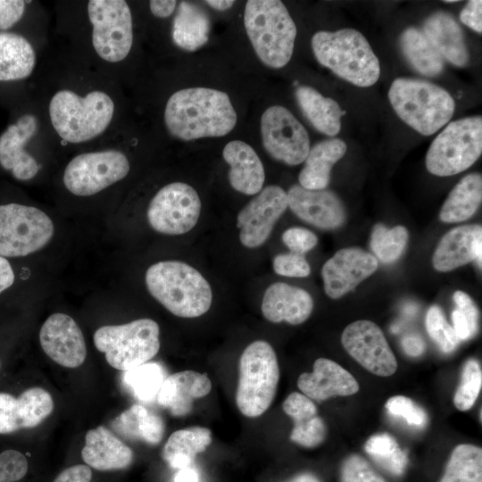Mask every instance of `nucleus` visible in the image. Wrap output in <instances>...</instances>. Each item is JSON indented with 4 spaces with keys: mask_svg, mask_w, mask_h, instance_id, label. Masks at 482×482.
<instances>
[{
    "mask_svg": "<svg viewBox=\"0 0 482 482\" xmlns=\"http://www.w3.org/2000/svg\"><path fill=\"white\" fill-rule=\"evenodd\" d=\"M61 150L71 154L124 127L121 85L50 45L29 87Z\"/></svg>",
    "mask_w": 482,
    "mask_h": 482,
    "instance_id": "1",
    "label": "nucleus"
},
{
    "mask_svg": "<svg viewBox=\"0 0 482 482\" xmlns=\"http://www.w3.org/2000/svg\"><path fill=\"white\" fill-rule=\"evenodd\" d=\"M133 11L125 0L54 3V37L87 65L121 85L135 44Z\"/></svg>",
    "mask_w": 482,
    "mask_h": 482,
    "instance_id": "2",
    "label": "nucleus"
},
{
    "mask_svg": "<svg viewBox=\"0 0 482 482\" xmlns=\"http://www.w3.org/2000/svg\"><path fill=\"white\" fill-rule=\"evenodd\" d=\"M162 121L170 137L191 141L229 134L236 126L237 113L227 93L209 87H187L169 96Z\"/></svg>",
    "mask_w": 482,
    "mask_h": 482,
    "instance_id": "3",
    "label": "nucleus"
},
{
    "mask_svg": "<svg viewBox=\"0 0 482 482\" xmlns=\"http://www.w3.org/2000/svg\"><path fill=\"white\" fill-rule=\"evenodd\" d=\"M125 126L100 142L71 153L61 173L70 195L89 198L110 190L128 178L131 161L125 149Z\"/></svg>",
    "mask_w": 482,
    "mask_h": 482,
    "instance_id": "4",
    "label": "nucleus"
},
{
    "mask_svg": "<svg viewBox=\"0 0 482 482\" xmlns=\"http://www.w3.org/2000/svg\"><path fill=\"white\" fill-rule=\"evenodd\" d=\"M20 111L0 134V166L16 180L29 182L40 175L44 157L62 153L30 94Z\"/></svg>",
    "mask_w": 482,
    "mask_h": 482,
    "instance_id": "5",
    "label": "nucleus"
},
{
    "mask_svg": "<svg viewBox=\"0 0 482 482\" xmlns=\"http://www.w3.org/2000/svg\"><path fill=\"white\" fill-rule=\"evenodd\" d=\"M150 295L172 314L196 318L211 307L210 284L194 267L180 261H163L151 265L145 276Z\"/></svg>",
    "mask_w": 482,
    "mask_h": 482,
    "instance_id": "6",
    "label": "nucleus"
},
{
    "mask_svg": "<svg viewBox=\"0 0 482 482\" xmlns=\"http://www.w3.org/2000/svg\"><path fill=\"white\" fill-rule=\"evenodd\" d=\"M312 48L321 65L357 87H370L379 78L378 59L358 30L318 31L312 37Z\"/></svg>",
    "mask_w": 482,
    "mask_h": 482,
    "instance_id": "7",
    "label": "nucleus"
},
{
    "mask_svg": "<svg viewBox=\"0 0 482 482\" xmlns=\"http://www.w3.org/2000/svg\"><path fill=\"white\" fill-rule=\"evenodd\" d=\"M244 24L256 55L266 66L279 69L287 64L297 29L281 1H247Z\"/></svg>",
    "mask_w": 482,
    "mask_h": 482,
    "instance_id": "8",
    "label": "nucleus"
},
{
    "mask_svg": "<svg viewBox=\"0 0 482 482\" xmlns=\"http://www.w3.org/2000/svg\"><path fill=\"white\" fill-rule=\"evenodd\" d=\"M388 98L400 119L424 136L439 130L455 109L453 98L445 88L416 79H395Z\"/></svg>",
    "mask_w": 482,
    "mask_h": 482,
    "instance_id": "9",
    "label": "nucleus"
},
{
    "mask_svg": "<svg viewBox=\"0 0 482 482\" xmlns=\"http://www.w3.org/2000/svg\"><path fill=\"white\" fill-rule=\"evenodd\" d=\"M279 380L276 353L266 341L256 340L245 347L239 359L236 403L249 418L263 414L274 400Z\"/></svg>",
    "mask_w": 482,
    "mask_h": 482,
    "instance_id": "10",
    "label": "nucleus"
},
{
    "mask_svg": "<svg viewBox=\"0 0 482 482\" xmlns=\"http://www.w3.org/2000/svg\"><path fill=\"white\" fill-rule=\"evenodd\" d=\"M160 328L151 319H138L121 325L103 326L94 334L96 348L104 353L112 368L127 371L156 355Z\"/></svg>",
    "mask_w": 482,
    "mask_h": 482,
    "instance_id": "11",
    "label": "nucleus"
},
{
    "mask_svg": "<svg viewBox=\"0 0 482 482\" xmlns=\"http://www.w3.org/2000/svg\"><path fill=\"white\" fill-rule=\"evenodd\" d=\"M481 153V116L462 118L450 122L433 140L426 167L433 175L453 176L474 164Z\"/></svg>",
    "mask_w": 482,
    "mask_h": 482,
    "instance_id": "12",
    "label": "nucleus"
},
{
    "mask_svg": "<svg viewBox=\"0 0 482 482\" xmlns=\"http://www.w3.org/2000/svg\"><path fill=\"white\" fill-rule=\"evenodd\" d=\"M54 225L41 209L18 203L0 204V256L21 257L44 248Z\"/></svg>",
    "mask_w": 482,
    "mask_h": 482,
    "instance_id": "13",
    "label": "nucleus"
},
{
    "mask_svg": "<svg viewBox=\"0 0 482 482\" xmlns=\"http://www.w3.org/2000/svg\"><path fill=\"white\" fill-rule=\"evenodd\" d=\"M201 207L200 197L194 187L185 182L168 183L149 201L147 221L161 234L182 235L196 225Z\"/></svg>",
    "mask_w": 482,
    "mask_h": 482,
    "instance_id": "14",
    "label": "nucleus"
},
{
    "mask_svg": "<svg viewBox=\"0 0 482 482\" xmlns=\"http://www.w3.org/2000/svg\"><path fill=\"white\" fill-rule=\"evenodd\" d=\"M261 135L267 153L287 165L303 162L310 151L305 128L281 105H272L264 111L261 118Z\"/></svg>",
    "mask_w": 482,
    "mask_h": 482,
    "instance_id": "15",
    "label": "nucleus"
},
{
    "mask_svg": "<svg viewBox=\"0 0 482 482\" xmlns=\"http://www.w3.org/2000/svg\"><path fill=\"white\" fill-rule=\"evenodd\" d=\"M341 342L345 351L370 372L389 377L396 371V358L376 323L368 320L352 322L344 329Z\"/></svg>",
    "mask_w": 482,
    "mask_h": 482,
    "instance_id": "16",
    "label": "nucleus"
},
{
    "mask_svg": "<svg viewBox=\"0 0 482 482\" xmlns=\"http://www.w3.org/2000/svg\"><path fill=\"white\" fill-rule=\"evenodd\" d=\"M287 208V195L282 187L270 185L262 188L237 214L241 244L248 248L263 245Z\"/></svg>",
    "mask_w": 482,
    "mask_h": 482,
    "instance_id": "17",
    "label": "nucleus"
},
{
    "mask_svg": "<svg viewBox=\"0 0 482 482\" xmlns=\"http://www.w3.org/2000/svg\"><path fill=\"white\" fill-rule=\"evenodd\" d=\"M378 266V259L361 248L338 250L321 269L326 295L331 299L343 297L370 277Z\"/></svg>",
    "mask_w": 482,
    "mask_h": 482,
    "instance_id": "18",
    "label": "nucleus"
},
{
    "mask_svg": "<svg viewBox=\"0 0 482 482\" xmlns=\"http://www.w3.org/2000/svg\"><path fill=\"white\" fill-rule=\"evenodd\" d=\"M20 32H0V83H32L41 59L48 48Z\"/></svg>",
    "mask_w": 482,
    "mask_h": 482,
    "instance_id": "19",
    "label": "nucleus"
},
{
    "mask_svg": "<svg viewBox=\"0 0 482 482\" xmlns=\"http://www.w3.org/2000/svg\"><path fill=\"white\" fill-rule=\"evenodd\" d=\"M39 342L45 353L62 367L77 368L87 357L82 331L65 313H54L45 320L39 331Z\"/></svg>",
    "mask_w": 482,
    "mask_h": 482,
    "instance_id": "20",
    "label": "nucleus"
},
{
    "mask_svg": "<svg viewBox=\"0 0 482 482\" xmlns=\"http://www.w3.org/2000/svg\"><path fill=\"white\" fill-rule=\"evenodd\" d=\"M287 195V207L299 219L318 229H336L345 220V210L341 200L329 190H311L293 185Z\"/></svg>",
    "mask_w": 482,
    "mask_h": 482,
    "instance_id": "21",
    "label": "nucleus"
},
{
    "mask_svg": "<svg viewBox=\"0 0 482 482\" xmlns=\"http://www.w3.org/2000/svg\"><path fill=\"white\" fill-rule=\"evenodd\" d=\"M54 410L52 395L41 387H30L18 397L0 393V434L38 426Z\"/></svg>",
    "mask_w": 482,
    "mask_h": 482,
    "instance_id": "22",
    "label": "nucleus"
},
{
    "mask_svg": "<svg viewBox=\"0 0 482 482\" xmlns=\"http://www.w3.org/2000/svg\"><path fill=\"white\" fill-rule=\"evenodd\" d=\"M476 261L482 264V227L464 225L449 230L439 241L432 257L436 270L447 272Z\"/></svg>",
    "mask_w": 482,
    "mask_h": 482,
    "instance_id": "23",
    "label": "nucleus"
},
{
    "mask_svg": "<svg viewBox=\"0 0 482 482\" xmlns=\"http://www.w3.org/2000/svg\"><path fill=\"white\" fill-rule=\"evenodd\" d=\"M297 386L304 395L317 402L332 396L352 395L359 391V384L353 376L336 362L326 358L314 362L312 372L302 373Z\"/></svg>",
    "mask_w": 482,
    "mask_h": 482,
    "instance_id": "24",
    "label": "nucleus"
},
{
    "mask_svg": "<svg viewBox=\"0 0 482 482\" xmlns=\"http://www.w3.org/2000/svg\"><path fill=\"white\" fill-rule=\"evenodd\" d=\"M261 309L265 319L270 322L286 321L298 325L312 314L313 300L303 288L276 282L265 290Z\"/></svg>",
    "mask_w": 482,
    "mask_h": 482,
    "instance_id": "25",
    "label": "nucleus"
},
{
    "mask_svg": "<svg viewBox=\"0 0 482 482\" xmlns=\"http://www.w3.org/2000/svg\"><path fill=\"white\" fill-rule=\"evenodd\" d=\"M211 389L212 382L207 374L184 370L164 379L156 400L173 416L180 417L188 414L193 402L207 395Z\"/></svg>",
    "mask_w": 482,
    "mask_h": 482,
    "instance_id": "26",
    "label": "nucleus"
},
{
    "mask_svg": "<svg viewBox=\"0 0 482 482\" xmlns=\"http://www.w3.org/2000/svg\"><path fill=\"white\" fill-rule=\"evenodd\" d=\"M222 155L230 167L228 178L236 191L253 195L262 189L263 164L251 145L241 140L230 141L224 146Z\"/></svg>",
    "mask_w": 482,
    "mask_h": 482,
    "instance_id": "27",
    "label": "nucleus"
},
{
    "mask_svg": "<svg viewBox=\"0 0 482 482\" xmlns=\"http://www.w3.org/2000/svg\"><path fill=\"white\" fill-rule=\"evenodd\" d=\"M81 457L88 467L107 471L129 467L134 454L107 428L99 426L87 432Z\"/></svg>",
    "mask_w": 482,
    "mask_h": 482,
    "instance_id": "28",
    "label": "nucleus"
},
{
    "mask_svg": "<svg viewBox=\"0 0 482 482\" xmlns=\"http://www.w3.org/2000/svg\"><path fill=\"white\" fill-rule=\"evenodd\" d=\"M423 30L424 35L441 56L455 66L467 65L470 54L463 33L451 14L445 12H434L426 19Z\"/></svg>",
    "mask_w": 482,
    "mask_h": 482,
    "instance_id": "29",
    "label": "nucleus"
},
{
    "mask_svg": "<svg viewBox=\"0 0 482 482\" xmlns=\"http://www.w3.org/2000/svg\"><path fill=\"white\" fill-rule=\"evenodd\" d=\"M284 411L294 420L290 439L303 447H316L327 436L323 420L318 416L314 403L297 392L290 394L283 403Z\"/></svg>",
    "mask_w": 482,
    "mask_h": 482,
    "instance_id": "30",
    "label": "nucleus"
},
{
    "mask_svg": "<svg viewBox=\"0 0 482 482\" xmlns=\"http://www.w3.org/2000/svg\"><path fill=\"white\" fill-rule=\"evenodd\" d=\"M346 144L340 138H330L314 145L304 160L299 185L306 189H326L330 180V171L345 154Z\"/></svg>",
    "mask_w": 482,
    "mask_h": 482,
    "instance_id": "31",
    "label": "nucleus"
},
{
    "mask_svg": "<svg viewBox=\"0 0 482 482\" xmlns=\"http://www.w3.org/2000/svg\"><path fill=\"white\" fill-rule=\"evenodd\" d=\"M173 14L170 37L177 47L195 51L208 41L211 21L202 7L181 1L177 4Z\"/></svg>",
    "mask_w": 482,
    "mask_h": 482,
    "instance_id": "32",
    "label": "nucleus"
},
{
    "mask_svg": "<svg viewBox=\"0 0 482 482\" xmlns=\"http://www.w3.org/2000/svg\"><path fill=\"white\" fill-rule=\"evenodd\" d=\"M295 98L303 114L319 132L334 137L340 131L341 118L345 112L334 99L309 86H299Z\"/></svg>",
    "mask_w": 482,
    "mask_h": 482,
    "instance_id": "33",
    "label": "nucleus"
},
{
    "mask_svg": "<svg viewBox=\"0 0 482 482\" xmlns=\"http://www.w3.org/2000/svg\"><path fill=\"white\" fill-rule=\"evenodd\" d=\"M481 200V175L468 174L449 193L440 210V220L445 223L464 221L474 215Z\"/></svg>",
    "mask_w": 482,
    "mask_h": 482,
    "instance_id": "34",
    "label": "nucleus"
},
{
    "mask_svg": "<svg viewBox=\"0 0 482 482\" xmlns=\"http://www.w3.org/2000/svg\"><path fill=\"white\" fill-rule=\"evenodd\" d=\"M212 442L211 431L204 427H192L173 432L162 450V458L170 467L181 470L191 466L196 455Z\"/></svg>",
    "mask_w": 482,
    "mask_h": 482,
    "instance_id": "35",
    "label": "nucleus"
},
{
    "mask_svg": "<svg viewBox=\"0 0 482 482\" xmlns=\"http://www.w3.org/2000/svg\"><path fill=\"white\" fill-rule=\"evenodd\" d=\"M112 428L122 436L157 445L162 439L165 425L162 419L145 407L134 404L112 422Z\"/></svg>",
    "mask_w": 482,
    "mask_h": 482,
    "instance_id": "36",
    "label": "nucleus"
},
{
    "mask_svg": "<svg viewBox=\"0 0 482 482\" xmlns=\"http://www.w3.org/2000/svg\"><path fill=\"white\" fill-rule=\"evenodd\" d=\"M400 46L408 62L420 74L434 77L444 69L442 56L420 29L409 27L400 37Z\"/></svg>",
    "mask_w": 482,
    "mask_h": 482,
    "instance_id": "37",
    "label": "nucleus"
},
{
    "mask_svg": "<svg viewBox=\"0 0 482 482\" xmlns=\"http://www.w3.org/2000/svg\"><path fill=\"white\" fill-rule=\"evenodd\" d=\"M440 482H482V450L473 445H457Z\"/></svg>",
    "mask_w": 482,
    "mask_h": 482,
    "instance_id": "38",
    "label": "nucleus"
},
{
    "mask_svg": "<svg viewBox=\"0 0 482 482\" xmlns=\"http://www.w3.org/2000/svg\"><path fill=\"white\" fill-rule=\"evenodd\" d=\"M165 370L157 362H145L123 374V382L133 395L143 402L156 399L164 381Z\"/></svg>",
    "mask_w": 482,
    "mask_h": 482,
    "instance_id": "39",
    "label": "nucleus"
},
{
    "mask_svg": "<svg viewBox=\"0 0 482 482\" xmlns=\"http://www.w3.org/2000/svg\"><path fill=\"white\" fill-rule=\"evenodd\" d=\"M364 449L386 471L395 476L403 473L407 465V455L391 435L381 433L371 436Z\"/></svg>",
    "mask_w": 482,
    "mask_h": 482,
    "instance_id": "40",
    "label": "nucleus"
},
{
    "mask_svg": "<svg viewBox=\"0 0 482 482\" xmlns=\"http://www.w3.org/2000/svg\"><path fill=\"white\" fill-rule=\"evenodd\" d=\"M408 230L403 226L386 228L381 223L374 226L370 237V248L374 256L384 263L395 262L408 242Z\"/></svg>",
    "mask_w": 482,
    "mask_h": 482,
    "instance_id": "41",
    "label": "nucleus"
},
{
    "mask_svg": "<svg viewBox=\"0 0 482 482\" xmlns=\"http://www.w3.org/2000/svg\"><path fill=\"white\" fill-rule=\"evenodd\" d=\"M482 386V370L475 359L468 360L463 367L461 383L455 392L453 403L460 411H468L475 403Z\"/></svg>",
    "mask_w": 482,
    "mask_h": 482,
    "instance_id": "42",
    "label": "nucleus"
},
{
    "mask_svg": "<svg viewBox=\"0 0 482 482\" xmlns=\"http://www.w3.org/2000/svg\"><path fill=\"white\" fill-rule=\"evenodd\" d=\"M426 328L431 339L443 352L451 353L456 348L460 340L439 306L432 305L428 309Z\"/></svg>",
    "mask_w": 482,
    "mask_h": 482,
    "instance_id": "43",
    "label": "nucleus"
},
{
    "mask_svg": "<svg viewBox=\"0 0 482 482\" xmlns=\"http://www.w3.org/2000/svg\"><path fill=\"white\" fill-rule=\"evenodd\" d=\"M46 12L39 2L27 0H0V32L11 29L24 21L27 15Z\"/></svg>",
    "mask_w": 482,
    "mask_h": 482,
    "instance_id": "44",
    "label": "nucleus"
},
{
    "mask_svg": "<svg viewBox=\"0 0 482 482\" xmlns=\"http://www.w3.org/2000/svg\"><path fill=\"white\" fill-rule=\"evenodd\" d=\"M342 482H385L360 455L346 458L341 469Z\"/></svg>",
    "mask_w": 482,
    "mask_h": 482,
    "instance_id": "45",
    "label": "nucleus"
},
{
    "mask_svg": "<svg viewBox=\"0 0 482 482\" xmlns=\"http://www.w3.org/2000/svg\"><path fill=\"white\" fill-rule=\"evenodd\" d=\"M385 407L389 413L402 417L411 426L422 427L428 420L425 411L411 399L403 395L390 397Z\"/></svg>",
    "mask_w": 482,
    "mask_h": 482,
    "instance_id": "46",
    "label": "nucleus"
},
{
    "mask_svg": "<svg viewBox=\"0 0 482 482\" xmlns=\"http://www.w3.org/2000/svg\"><path fill=\"white\" fill-rule=\"evenodd\" d=\"M29 468L26 456L14 449L0 453V482H17L27 474Z\"/></svg>",
    "mask_w": 482,
    "mask_h": 482,
    "instance_id": "47",
    "label": "nucleus"
},
{
    "mask_svg": "<svg viewBox=\"0 0 482 482\" xmlns=\"http://www.w3.org/2000/svg\"><path fill=\"white\" fill-rule=\"evenodd\" d=\"M272 265L275 273L280 276L305 278L311 273V267L305 257L292 252L276 255Z\"/></svg>",
    "mask_w": 482,
    "mask_h": 482,
    "instance_id": "48",
    "label": "nucleus"
},
{
    "mask_svg": "<svg viewBox=\"0 0 482 482\" xmlns=\"http://www.w3.org/2000/svg\"><path fill=\"white\" fill-rule=\"evenodd\" d=\"M282 241L292 253L303 255L316 246L318 237L307 229L293 227L283 232Z\"/></svg>",
    "mask_w": 482,
    "mask_h": 482,
    "instance_id": "49",
    "label": "nucleus"
},
{
    "mask_svg": "<svg viewBox=\"0 0 482 482\" xmlns=\"http://www.w3.org/2000/svg\"><path fill=\"white\" fill-rule=\"evenodd\" d=\"M453 301L456 309L461 312L468 321L473 334L476 335L478 328V310L474 301L468 294L462 291H456L453 294Z\"/></svg>",
    "mask_w": 482,
    "mask_h": 482,
    "instance_id": "50",
    "label": "nucleus"
},
{
    "mask_svg": "<svg viewBox=\"0 0 482 482\" xmlns=\"http://www.w3.org/2000/svg\"><path fill=\"white\" fill-rule=\"evenodd\" d=\"M482 1L471 0L464 6L460 13L463 24L478 33L482 31Z\"/></svg>",
    "mask_w": 482,
    "mask_h": 482,
    "instance_id": "51",
    "label": "nucleus"
},
{
    "mask_svg": "<svg viewBox=\"0 0 482 482\" xmlns=\"http://www.w3.org/2000/svg\"><path fill=\"white\" fill-rule=\"evenodd\" d=\"M92 471L87 465L78 464L62 470L54 482H91Z\"/></svg>",
    "mask_w": 482,
    "mask_h": 482,
    "instance_id": "52",
    "label": "nucleus"
},
{
    "mask_svg": "<svg viewBox=\"0 0 482 482\" xmlns=\"http://www.w3.org/2000/svg\"><path fill=\"white\" fill-rule=\"evenodd\" d=\"M176 0H151L148 2V10L156 19H165L170 17L177 6Z\"/></svg>",
    "mask_w": 482,
    "mask_h": 482,
    "instance_id": "53",
    "label": "nucleus"
},
{
    "mask_svg": "<svg viewBox=\"0 0 482 482\" xmlns=\"http://www.w3.org/2000/svg\"><path fill=\"white\" fill-rule=\"evenodd\" d=\"M402 346L404 352L412 357L420 356L425 350L424 341L416 335L405 336L402 339Z\"/></svg>",
    "mask_w": 482,
    "mask_h": 482,
    "instance_id": "54",
    "label": "nucleus"
},
{
    "mask_svg": "<svg viewBox=\"0 0 482 482\" xmlns=\"http://www.w3.org/2000/svg\"><path fill=\"white\" fill-rule=\"evenodd\" d=\"M14 278V272L10 262L0 256V294L13 284Z\"/></svg>",
    "mask_w": 482,
    "mask_h": 482,
    "instance_id": "55",
    "label": "nucleus"
},
{
    "mask_svg": "<svg viewBox=\"0 0 482 482\" xmlns=\"http://www.w3.org/2000/svg\"><path fill=\"white\" fill-rule=\"evenodd\" d=\"M175 482H199L198 474L191 466L179 470L175 476Z\"/></svg>",
    "mask_w": 482,
    "mask_h": 482,
    "instance_id": "56",
    "label": "nucleus"
},
{
    "mask_svg": "<svg viewBox=\"0 0 482 482\" xmlns=\"http://www.w3.org/2000/svg\"><path fill=\"white\" fill-rule=\"evenodd\" d=\"M205 3L217 11H226L235 4L232 0H207Z\"/></svg>",
    "mask_w": 482,
    "mask_h": 482,
    "instance_id": "57",
    "label": "nucleus"
},
{
    "mask_svg": "<svg viewBox=\"0 0 482 482\" xmlns=\"http://www.w3.org/2000/svg\"><path fill=\"white\" fill-rule=\"evenodd\" d=\"M288 482H320L314 475L311 473H302L293 478Z\"/></svg>",
    "mask_w": 482,
    "mask_h": 482,
    "instance_id": "58",
    "label": "nucleus"
},
{
    "mask_svg": "<svg viewBox=\"0 0 482 482\" xmlns=\"http://www.w3.org/2000/svg\"><path fill=\"white\" fill-rule=\"evenodd\" d=\"M445 3H455L457 2L456 0H448V1H445Z\"/></svg>",
    "mask_w": 482,
    "mask_h": 482,
    "instance_id": "59",
    "label": "nucleus"
}]
</instances>
